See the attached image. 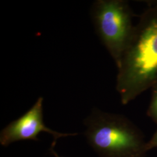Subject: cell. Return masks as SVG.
<instances>
[{
	"label": "cell",
	"instance_id": "cell-1",
	"mask_svg": "<svg viewBox=\"0 0 157 157\" xmlns=\"http://www.w3.org/2000/svg\"><path fill=\"white\" fill-rule=\"evenodd\" d=\"M117 66L116 88L123 104L157 84V1L139 17Z\"/></svg>",
	"mask_w": 157,
	"mask_h": 157
},
{
	"label": "cell",
	"instance_id": "cell-2",
	"mask_svg": "<svg viewBox=\"0 0 157 157\" xmlns=\"http://www.w3.org/2000/svg\"><path fill=\"white\" fill-rule=\"evenodd\" d=\"M84 124L86 140L100 157H141L140 135L123 116L95 108L85 119Z\"/></svg>",
	"mask_w": 157,
	"mask_h": 157
},
{
	"label": "cell",
	"instance_id": "cell-3",
	"mask_svg": "<svg viewBox=\"0 0 157 157\" xmlns=\"http://www.w3.org/2000/svg\"><path fill=\"white\" fill-rule=\"evenodd\" d=\"M95 31L117 65L131 36L133 12L123 0H97L91 9Z\"/></svg>",
	"mask_w": 157,
	"mask_h": 157
},
{
	"label": "cell",
	"instance_id": "cell-4",
	"mask_svg": "<svg viewBox=\"0 0 157 157\" xmlns=\"http://www.w3.org/2000/svg\"><path fill=\"white\" fill-rule=\"evenodd\" d=\"M43 97H39L28 111L2 130L0 134V143L2 146H8L17 141L36 140L37 136L43 132L54 137V144L57 139L62 137L77 135L57 132L47 127L43 121Z\"/></svg>",
	"mask_w": 157,
	"mask_h": 157
},
{
	"label": "cell",
	"instance_id": "cell-5",
	"mask_svg": "<svg viewBox=\"0 0 157 157\" xmlns=\"http://www.w3.org/2000/svg\"><path fill=\"white\" fill-rule=\"evenodd\" d=\"M149 114L157 122V84L154 87L151 102L149 109Z\"/></svg>",
	"mask_w": 157,
	"mask_h": 157
},
{
	"label": "cell",
	"instance_id": "cell-6",
	"mask_svg": "<svg viewBox=\"0 0 157 157\" xmlns=\"http://www.w3.org/2000/svg\"><path fill=\"white\" fill-rule=\"evenodd\" d=\"M151 144V146H157V132L155 135H154Z\"/></svg>",
	"mask_w": 157,
	"mask_h": 157
},
{
	"label": "cell",
	"instance_id": "cell-7",
	"mask_svg": "<svg viewBox=\"0 0 157 157\" xmlns=\"http://www.w3.org/2000/svg\"><path fill=\"white\" fill-rule=\"evenodd\" d=\"M52 152H53V154H54V155H55V157H59V156H58V155H57V154H56V152H55V151H53V150H52Z\"/></svg>",
	"mask_w": 157,
	"mask_h": 157
}]
</instances>
